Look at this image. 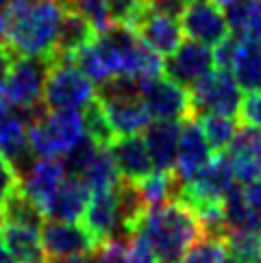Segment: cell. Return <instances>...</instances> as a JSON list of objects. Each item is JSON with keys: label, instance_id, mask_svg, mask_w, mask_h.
Segmentation results:
<instances>
[{"label": "cell", "instance_id": "obj_1", "mask_svg": "<svg viewBox=\"0 0 261 263\" xmlns=\"http://www.w3.org/2000/svg\"><path fill=\"white\" fill-rule=\"evenodd\" d=\"M63 13L61 0H7L0 9V44L20 57H52Z\"/></svg>", "mask_w": 261, "mask_h": 263}, {"label": "cell", "instance_id": "obj_2", "mask_svg": "<svg viewBox=\"0 0 261 263\" xmlns=\"http://www.w3.org/2000/svg\"><path fill=\"white\" fill-rule=\"evenodd\" d=\"M137 231L151 241L157 263H181L188 250L204 237L198 215L181 200H167L148 209Z\"/></svg>", "mask_w": 261, "mask_h": 263}, {"label": "cell", "instance_id": "obj_3", "mask_svg": "<svg viewBox=\"0 0 261 263\" xmlns=\"http://www.w3.org/2000/svg\"><path fill=\"white\" fill-rule=\"evenodd\" d=\"M85 135L79 109H52L29 124V144L40 159L65 157Z\"/></svg>", "mask_w": 261, "mask_h": 263}, {"label": "cell", "instance_id": "obj_4", "mask_svg": "<svg viewBox=\"0 0 261 263\" xmlns=\"http://www.w3.org/2000/svg\"><path fill=\"white\" fill-rule=\"evenodd\" d=\"M96 98V89L74 59H50L44 83V102L48 109H83Z\"/></svg>", "mask_w": 261, "mask_h": 263}, {"label": "cell", "instance_id": "obj_5", "mask_svg": "<svg viewBox=\"0 0 261 263\" xmlns=\"http://www.w3.org/2000/svg\"><path fill=\"white\" fill-rule=\"evenodd\" d=\"M50 70V57H20L17 54L5 83L3 96L15 109H31L44 102V83Z\"/></svg>", "mask_w": 261, "mask_h": 263}, {"label": "cell", "instance_id": "obj_6", "mask_svg": "<svg viewBox=\"0 0 261 263\" xmlns=\"http://www.w3.org/2000/svg\"><path fill=\"white\" fill-rule=\"evenodd\" d=\"M192 105H194V116L202 114H218V116H229L235 118L239 116L241 107V89L233 79L229 70L216 68L209 74H204L192 85Z\"/></svg>", "mask_w": 261, "mask_h": 263}, {"label": "cell", "instance_id": "obj_7", "mask_svg": "<svg viewBox=\"0 0 261 263\" xmlns=\"http://www.w3.org/2000/svg\"><path fill=\"white\" fill-rule=\"evenodd\" d=\"M142 83V100L157 122H185L194 118L192 91L167 77H157Z\"/></svg>", "mask_w": 261, "mask_h": 263}, {"label": "cell", "instance_id": "obj_8", "mask_svg": "<svg viewBox=\"0 0 261 263\" xmlns=\"http://www.w3.org/2000/svg\"><path fill=\"white\" fill-rule=\"evenodd\" d=\"M181 29L190 40L204 46H220L231 37L227 13L213 0H190L181 15Z\"/></svg>", "mask_w": 261, "mask_h": 263}, {"label": "cell", "instance_id": "obj_9", "mask_svg": "<svg viewBox=\"0 0 261 263\" xmlns=\"http://www.w3.org/2000/svg\"><path fill=\"white\" fill-rule=\"evenodd\" d=\"M44 255L52 259H65L74 255H94L102 243L89 233L85 224L77 222H46L42 229Z\"/></svg>", "mask_w": 261, "mask_h": 263}, {"label": "cell", "instance_id": "obj_10", "mask_svg": "<svg viewBox=\"0 0 261 263\" xmlns=\"http://www.w3.org/2000/svg\"><path fill=\"white\" fill-rule=\"evenodd\" d=\"M0 155L15 167L20 176L33 163L29 126H26L20 111L9 105L3 91H0Z\"/></svg>", "mask_w": 261, "mask_h": 263}, {"label": "cell", "instance_id": "obj_11", "mask_svg": "<svg viewBox=\"0 0 261 263\" xmlns=\"http://www.w3.org/2000/svg\"><path fill=\"white\" fill-rule=\"evenodd\" d=\"M211 161V146L204 137L198 120L188 118L181 124L179 153H176V176L181 183H190Z\"/></svg>", "mask_w": 261, "mask_h": 263}, {"label": "cell", "instance_id": "obj_12", "mask_svg": "<svg viewBox=\"0 0 261 263\" xmlns=\"http://www.w3.org/2000/svg\"><path fill=\"white\" fill-rule=\"evenodd\" d=\"M213 65H216V59H213V50H209V46L190 40L183 42L174 54H170V61L165 63V74L167 79L181 83L185 87H192L196 81L213 70Z\"/></svg>", "mask_w": 261, "mask_h": 263}, {"label": "cell", "instance_id": "obj_13", "mask_svg": "<svg viewBox=\"0 0 261 263\" xmlns=\"http://www.w3.org/2000/svg\"><path fill=\"white\" fill-rule=\"evenodd\" d=\"M91 200L89 187L79 176H65L59 190L46 202L44 215L52 222H79L85 218V211Z\"/></svg>", "mask_w": 261, "mask_h": 263}, {"label": "cell", "instance_id": "obj_14", "mask_svg": "<svg viewBox=\"0 0 261 263\" xmlns=\"http://www.w3.org/2000/svg\"><path fill=\"white\" fill-rule=\"evenodd\" d=\"M233 174L237 183H253L261 178V130L239 126L231 148L227 150Z\"/></svg>", "mask_w": 261, "mask_h": 263}, {"label": "cell", "instance_id": "obj_15", "mask_svg": "<svg viewBox=\"0 0 261 263\" xmlns=\"http://www.w3.org/2000/svg\"><path fill=\"white\" fill-rule=\"evenodd\" d=\"M130 31L159 54H174L179 50V46L183 44L181 22L176 17L155 13L151 9L139 17V22Z\"/></svg>", "mask_w": 261, "mask_h": 263}, {"label": "cell", "instance_id": "obj_16", "mask_svg": "<svg viewBox=\"0 0 261 263\" xmlns=\"http://www.w3.org/2000/svg\"><path fill=\"white\" fill-rule=\"evenodd\" d=\"M63 181H65L63 161H59V159H37V161L29 165V170L20 176V187L44 211L46 202L52 198V194L59 190V185Z\"/></svg>", "mask_w": 261, "mask_h": 263}, {"label": "cell", "instance_id": "obj_17", "mask_svg": "<svg viewBox=\"0 0 261 263\" xmlns=\"http://www.w3.org/2000/svg\"><path fill=\"white\" fill-rule=\"evenodd\" d=\"M111 155L116 159V165L120 170L122 181L128 183H142L146 176H151L155 165L153 159L148 155V148L144 137L130 135V137H118L114 144L109 146Z\"/></svg>", "mask_w": 261, "mask_h": 263}, {"label": "cell", "instance_id": "obj_18", "mask_svg": "<svg viewBox=\"0 0 261 263\" xmlns=\"http://www.w3.org/2000/svg\"><path fill=\"white\" fill-rule=\"evenodd\" d=\"M183 122H155L146 128L144 142L148 155L153 159L157 172H174L176 170V153H179Z\"/></svg>", "mask_w": 261, "mask_h": 263}, {"label": "cell", "instance_id": "obj_19", "mask_svg": "<svg viewBox=\"0 0 261 263\" xmlns=\"http://www.w3.org/2000/svg\"><path fill=\"white\" fill-rule=\"evenodd\" d=\"M0 243L17 263H44V246L40 229L29 224L0 222Z\"/></svg>", "mask_w": 261, "mask_h": 263}, {"label": "cell", "instance_id": "obj_20", "mask_svg": "<svg viewBox=\"0 0 261 263\" xmlns=\"http://www.w3.org/2000/svg\"><path fill=\"white\" fill-rule=\"evenodd\" d=\"M120 187V185H118ZM85 227L94 237L105 243L109 239L118 237L120 233V211H118V190L94 194L85 211Z\"/></svg>", "mask_w": 261, "mask_h": 263}, {"label": "cell", "instance_id": "obj_21", "mask_svg": "<svg viewBox=\"0 0 261 263\" xmlns=\"http://www.w3.org/2000/svg\"><path fill=\"white\" fill-rule=\"evenodd\" d=\"M96 40V31L81 13L65 9L63 20L59 26L57 44H54L50 59H74L77 54Z\"/></svg>", "mask_w": 261, "mask_h": 263}, {"label": "cell", "instance_id": "obj_22", "mask_svg": "<svg viewBox=\"0 0 261 263\" xmlns=\"http://www.w3.org/2000/svg\"><path fill=\"white\" fill-rule=\"evenodd\" d=\"M229 72L233 74L239 89H261V48L253 40L235 35V50H233Z\"/></svg>", "mask_w": 261, "mask_h": 263}, {"label": "cell", "instance_id": "obj_23", "mask_svg": "<svg viewBox=\"0 0 261 263\" xmlns=\"http://www.w3.org/2000/svg\"><path fill=\"white\" fill-rule=\"evenodd\" d=\"M81 181L89 187L91 194H105V192L118 190V185L122 183V176H120V170L109 146H100L94 161L81 174Z\"/></svg>", "mask_w": 261, "mask_h": 263}, {"label": "cell", "instance_id": "obj_24", "mask_svg": "<svg viewBox=\"0 0 261 263\" xmlns=\"http://www.w3.org/2000/svg\"><path fill=\"white\" fill-rule=\"evenodd\" d=\"M227 20L233 33L248 37L261 48V0H235L227 7Z\"/></svg>", "mask_w": 261, "mask_h": 263}, {"label": "cell", "instance_id": "obj_25", "mask_svg": "<svg viewBox=\"0 0 261 263\" xmlns=\"http://www.w3.org/2000/svg\"><path fill=\"white\" fill-rule=\"evenodd\" d=\"M0 218H3V222L29 224V227L40 229V227H44L46 215L40 209V204L35 200H31L29 196L22 192V187H17V190L3 202V206H0Z\"/></svg>", "mask_w": 261, "mask_h": 263}, {"label": "cell", "instance_id": "obj_26", "mask_svg": "<svg viewBox=\"0 0 261 263\" xmlns=\"http://www.w3.org/2000/svg\"><path fill=\"white\" fill-rule=\"evenodd\" d=\"M181 181L176 172H153L151 176H146L142 183H137L139 194L146 202L148 209L153 206H159L167 200H176V194L181 190Z\"/></svg>", "mask_w": 261, "mask_h": 263}, {"label": "cell", "instance_id": "obj_27", "mask_svg": "<svg viewBox=\"0 0 261 263\" xmlns=\"http://www.w3.org/2000/svg\"><path fill=\"white\" fill-rule=\"evenodd\" d=\"M196 120H198V124L202 128L204 137H207L211 150L227 153L239 130L235 124V118L218 116V114H202V116H196Z\"/></svg>", "mask_w": 261, "mask_h": 263}, {"label": "cell", "instance_id": "obj_28", "mask_svg": "<svg viewBox=\"0 0 261 263\" xmlns=\"http://www.w3.org/2000/svg\"><path fill=\"white\" fill-rule=\"evenodd\" d=\"M225 218L229 233L233 231H261V222L257 215L250 211V206L244 198V192L235 185L225 198Z\"/></svg>", "mask_w": 261, "mask_h": 263}, {"label": "cell", "instance_id": "obj_29", "mask_svg": "<svg viewBox=\"0 0 261 263\" xmlns=\"http://www.w3.org/2000/svg\"><path fill=\"white\" fill-rule=\"evenodd\" d=\"M231 263H261V231H233L227 235Z\"/></svg>", "mask_w": 261, "mask_h": 263}, {"label": "cell", "instance_id": "obj_30", "mask_svg": "<svg viewBox=\"0 0 261 263\" xmlns=\"http://www.w3.org/2000/svg\"><path fill=\"white\" fill-rule=\"evenodd\" d=\"M81 114H83V122H85V135H89L96 144L111 146L116 142V135H114V130H111V126H109V120L105 116V111H102V105H100L98 96L91 100L87 107H83Z\"/></svg>", "mask_w": 261, "mask_h": 263}, {"label": "cell", "instance_id": "obj_31", "mask_svg": "<svg viewBox=\"0 0 261 263\" xmlns=\"http://www.w3.org/2000/svg\"><path fill=\"white\" fill-rule=\"evenodd\" d=\"M181 263H231L227 239L220 237H207L198 239L188 250V255L181 259Z\"/></svg>", "mask_w": 261, "mask_h": 263}, {"label": "cell", "instance_id": "obj_32", "mask_svg": "<svg viewBox=\"0 0 261 263\" xmlns=\"http://www.w3.org/2000/svg\"><path fill=\"white\" fill-rule=\"evenodd\" d=\"M100 150V144H96L94 139H91L89 135H83L81 142L74 146L68 155H65L63 159V165H65V172H68L70 176H79L87 170V165L94 161V157L98 155Z\"/></svg>", "mask_w": 261, "mask_h": 263}, {"label": "cell", "instance_id": "obj_33", "mask_svg": "<svg viewBox=\"0 0 261 263\" xmlns=\"http://www.w3.org/2000/svg\"><path fill=\"white\" fill-rule=\"evenodd\" d=\"M107 5L114 24L133 29L139 22V17L151 9V0H107Z\"/></svg>", "mask_w": 261, "mask_h": 263}, {"label": "cell", "instance_id": "obj_34", "mask_svg": "<svg viewBox=\"0 0 261 263\" xmlns=\"http://www.w3.org/2000/svg\"><path fill=\"white\" fill-rule=\"evenodd\" d=\"M126 255H128V263H157L151 241L139 231L126 237Z\"/></svg>", "mask_w": 261, "mask_h": 263}, {"label": "cell", "instance_id": "obj_35", "mask_svg": "<svg viewBox=\"0 0 261 263\" xmlns=\"http://www.w3.org/2000/svg\"><path fill=\"white\" fill-rule=\"evenodd\" d=\"M237 118L241 120V126H253V128L261 130V89L250 91L248 96L241 100Z\"/></svg>", "mask_w": 261, "mask_h": 263}, {"label": "cell", "instance_id": "obj_36", "mask_svg": "<svg viewBox=\"0 0 261 263\" xmlns=\"http://www.w3.org/2000/svg\"><path fill=\"white\" fill-rule=\"evenodd\" d=\"M98 263H128L126 255V237H114L105 241L96 252Z\"/></svg>", "mask_w": 261, "mask_h": 263}, {"label": "cell", "instance_id": "obj_37", "mask_svg": "<svg viewBox=\"0 0 261 263\" xmlns=\"http://www.w3.org/2000/svg\"><path fill=\"white\" fill-rule=\"evenodd\" d=\"M17 187H20V174H17L15 167L0 155V206H3V202L17 190Z\"/></svg>", "mask_w": 261, "mask_h": 263}, {"label": "cell", "instance_id": "obj_38", "mask_svg": "<svg viewBox=\"0 0 261 263\" xmlns=\"http://www.w3.org/2000/svg\"><path fill=\"white\" fill-rule=\"evenodd\" d=\"M188 5L190 0H151V11L170 17H181Z\"/></svg>", "mask_w": 261, "mask_h": 263}, {"label": "cell", "instance_id": "obj_39", "mask_svg": "<svg viewBox=\"0 0 261 263\" xmlns=\"http://www.w3.org/2000/svg\"><path fill=\"white\" fill-rule=\"evenodd\" d=\"M241 192H244V198H246V202L250 206V211H253L259 218V222H261V178L248 183L246 190H241Z\"/></svg>", "mask_w": 261, "mask_h": 263}, {"label": "cell", "instance_id": "obj_40", "mask_svg": "<svg viewBox=\"0 0 261 263\" xmlns=\"http://www.w3.org/2000/svg\"><path fill=\"white\" fill-rule=\"evenodd\" d=\"M15 57H17V54H15L11 48H7V46L0 44V85L5 83V79H7L9 70H11Z\"/></svg>", "mask_w": 261, "mask_h": 263}, {"label": "cell", "instance_id": "obj_41", "mask_svg": "<svg viewBox=\"0 0 261 263\" xmlns=\"http://www.w3.org/2000/svg\"><path fill=\"white\" fill-rule=\"evenodd\" d=\"M50 263H98V259L94 252V255H74V257H65V259H52Z\"/></svg>", "mask_w": 261, "mask_h": 263}, {"label": "cell", "instance_id": "obj_42", "mask_svg": "<svg viewBox=\"0 0 261 263\" xmlns=\"http://www.w3.org/2000/svg\"><path fill=\"white\" fill-rule=\"evenodd\" d=\"M0 263H17L11 255H9V250L3 246V243H0Z\"/></svg>", "mask_w": 261, "mask_h": 263}, {"label": "cell", "instance_id": "obj_43", "mask_svg": "<svg viewBox=\"0 0 261 263\" xmlns=\"http://www.w3.org/2000/svg\"><path fill=\"white\" fill-rule=\"evenodd\" d=\"M216 5H220V7H229V5H233L235 0H213Z\"/></svg>", "mask_w": 261, "mask_h": 263}, {"label": "cell", "instance_id": "obj_44", "mask_svg": "<svg viewBox=\"0 0 261 263\" xmlns=\"http://www.w3.org/2000/svg\"><path fill=\"white\" fill-rule=\"evenodd\" d=\"M5 5H7V0H0V9H3Z\"/></svg>", "mask_w": 261, "mask_h": 263}]
</instances>
